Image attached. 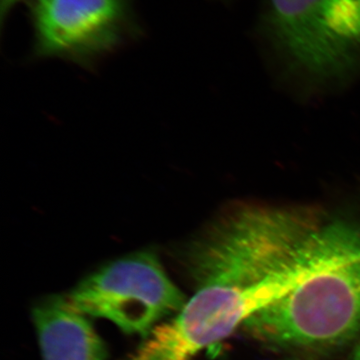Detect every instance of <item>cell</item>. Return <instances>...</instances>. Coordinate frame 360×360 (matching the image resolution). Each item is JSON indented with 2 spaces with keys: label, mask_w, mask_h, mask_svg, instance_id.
<instances>
[{
  "label": "cell",
  "mask_w": 360,
  "mask_h": 360,
  "mask_svg": "<svg viewBox=\"0 0 360 360\" xmlns=\"http://www.w3.org/2000/svg\"><path fill=\"white\" fill-rule=\"evenodd\" d=\"M279 347H335L360 335V251L317 274L243 326Z\"/></svg>",
  "instance_id": "1"
},
{
  "label": "cell",
  "mask_w": 360,
  "mask_h": 360,
  "mask_svg": "<svg viewBox=\"0 0 360 360\" xmlns=\"http://www.w3.org/2000/svg\"><path fill=\"white\" fill-rule=\"evenodd\" d=\"M85 316L113 322L127 335L148 338L187 302L153 251L143 250L104 265L65 296Z\"/></svg>",
  "instance_id": "2"
},
{
  "label": "cell",
  "mask_w": 360,
  "mask_h": 360,
  "mask_svg": "<svg viewBox=\"0 0 360 360\" xmlns=\"http://www.w3.org/2000/svg\"><path fill=\"white\" fill-rule=\"evenodd\" d=\"M352 360H360V345L355 348L354 355H352Z\"/></svg>",
  "instance_id": "7"
},
{
  "label": "cell",
  "mask_w": 360,
  "mask_h": 360,
  "mask_svg": "<svg viewBox=\"0 0 360 360\" xmlns=\"http://www.w3.org/2000/svg\"><path fill=\"white\" fill-rule=\"evenodd\" d=\"M266 27L312 77H340L360 65V0H269Z\"/></svg>",
  "instance_id": "3"
},
{
  "label": "cell",
  "mask_w": 360,
  "mask_h": 360,
  "mask_svg": "<svg viewBox=\"0 0 360 360\" xmlns=\"http://www.w3.org/2000/svg\"><path fill=\"white\" fill-rule=\"evenodd\" d=\"M44 360H105L103 340L65 296H51L33 309Z\"/></svg>",
  "instance_id": "5"
},
{
  "label": "cell",
  "mask_w": 360,
  "mask_h": 360,
  "mask_svg": "<svg viewBox=\"0 0 360 360\" xmlns=\"http://www.w3.org/2000/svg\"><path fill=\"white\" fill-rule=\"evenodd\" d=\"M25 1L30 4V2L39 1V0H0V25H4L7 16L11 15L14 6Z\"/></svg>",
  "instance_id": "6"
},
{
  "label": "cell",
  "mask_w": 360,
  "mask_h": 360,
  "mask_svg": "<svg viewBox=\"0 0 360 360\" xmlns=\"http://www.w3.org/2000/svg\"><path fill=\"white\" fill-rule=\"evenodd\" d=\"M28 7L40 58L89 68L141 32L132 0H39Z\"/></svg>",
  "instance_id": "4"
}]
</instances>
